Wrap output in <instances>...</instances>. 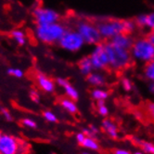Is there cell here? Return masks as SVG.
<instances>
[{
    "instance_id": "2e32d148",
    "label": "cell",
    "mask_w": 154,
    "mask_h": 154,
    "mask_svg": "<svg viewBox=\"0 0 154 154\" xmlns=\"http://www.w3.org/2000/svg\"><path fill=\"white\" fill-rule=\"evenodd\" d=\"M81 146L86 150L89 151H97L100 149V143L97 142V140L95 137H86L81 144Z\"/></svg>"
},
{
    "instance_id": "3957f363",
    "label": "cell",
    "mask_w": 154,
    "mask_h": 154,
    "mask_svg": "<svg viewBox=\"0 0 154 154\" xmlns=\"http://www.w3.org/2000/svg\"><path fill=\"white\" fill-rule=\"evenodd\" d=\"M68 29L60 23H56L48 25H36L35 34L41 43L51 45V44L59 43L63 35Z\"/></svg>"
},
{
    "instance_id": "1f68e13d",
    "label": "cell",
    "mask_w": 154,
    "mask_h": 154,
    "mask_svg": "<svg viewBox=\"0 0 154 154\" xmlns=\"http://www.w3.org/2000/svg\"><path fill=\"white\" fill-rule=\"evenodd\" d=\"M30 97H31V100L35 103H38L40 100V97H39L38 92L34 89L31 90V92H30Z\"/></svg>"
},
{
    "instance_id": "ab89813d",
    "label": "cell",
    "mask_w": 154,
    "mask_h": 154,
    "mask_svg": "<svg viewBox=\"0 0 154 154\" xmlns=\"http://www.w3.org/2000/svg\"><path fill=\"white\" fill-rule=\"evenodd\" d=\"M82 154H94V153H91L89 151H84V152H82Z\"/></svg>"
},
{
    "instance_id": "836d02e7",
    "label": "cell",
    "mask_w": 154,
    "mask_h": 154,
    "mask_svg": "<svg viewBox=\"0 0 154 154\" xmlns=\"http://www.w3.org/2000/svg\"><path fill=\"white\" fill-rule=\"evenodd\" d=\"M1 114L2 116L7 120V121H11L12 120V115L7 109H1Z\"/></svg>"
},
{
    "instance_id": "52a82bcc",
    "label": "cell",
    "mask_w": 154,
    "mask_h": 154,
    "mask_svg": "<svg viewBox=\"0 0 154 154\" xmlns=\"http://www.w3.org/2000/svg\"><path fill=\"white\" fill-rule=\"evenodd\" d=\"M94 71H102L109 68V59L105 48V43L101 42L94 46L89 55Z\"/></svg>"
},
{
    "instance_id": "d4e9b609",
    "label": "cell",
    "mask_w": 154,
    "mask_h": 154,
    "mask_svg": "<svg viewBox=\"0 0 154 154\" xmlns=\"http://www.w3.org/2000/svg\"><path fill=\"white\" fill-rule=\"evenodd\" d=\"M145 29L154 31V11L146 14V25Z\"/></svg>"
},
{
    "instance_id": "d590c367",
    "label": "cell",
    "mask_w": 154,
    "mask_h": 154,
    "mask_svg": "<svg viewBox=\"0 0 154 154\" xmlns=\"http://www.w3.org/2000/svg\"><path fill=\"white\" fill-rule=\"evenodd\" d=\"M146 37L149 40V42L154 46V31H149L146 35Z\"/></svg>"
},
{
    "instance_id": "7402d4cb",
    "label": "cell",
    "mask_w": 154,
    "mask_h": 154,
    "mask_svg": "<svg viewBox=\"0 0 154 154\" xmlns=\"http://www.w3.org/2000/svg\"><path fill=\"white\" fill-rule=\"evenodd\" d=\"M83 132L85 134L86 137H97V136L100 134V129L95 125H90L86 128L83 129Z\"/></svg>"
},
{
    "instance_id": "9c48e42d",
    "label": "cell",
    "mask_w": 154,
    "mask_h": 154,
    "mask_svg": "<svg viewBox=\"0 0 154 154\" xmlns=\"http://www.w3.org/2000/svg\"><path fill=\"white\" fill-rule=\"evenodd\" d=\"M20 142L14 136L1 134L0 136V154H18Z\"/></svg>"
},
{
    "instance_id": "e0dca14e",
    "label": "cell",
    "mask_w": 154,
    "mask_h": 154,
    "mask_svg": "<svg viewBox=\"0 0 154 154\" xmlns=\"http://www.w3.org/2000/svg\"><path fill=\"white\" fill-rule=\"evenodd\" d=\"M91 97L97 102L105 101L109 97V92L102 87H94V89L91 91Z\"/></svg>"
},
{
    "instance_id": "30bf717a",
    "label": "cell",
    "mask_w": 154,
    "mask_h": 154,
    "mask_svg": "<svg viewBox=\"0 0 154 154\" xmlns=\"http://www.w3.org/2000/svg\"><path fill=\"white\" fill-rule=\"evenodd\" d=\"M134 40H135V38L133 37L132 35L126 34V32H123V34L117 35L109 42L112 44V45H114L115 47L130 50L132 45H133V43H134Z\"/></svg>"
},
{
    "instance_id": "6da1fadb",
    "label": "cell",
    "mask_w": 154,
    "mask_h": 154,
    "mask_svg": "<svg viewBox=\"0 0 154 154\" xmlns=\"http://www.w3.org/2000/svg\"><path fill=\"white\" fill-rule=\"evenodd\" d=\"M105 48L109 59V68L113 71H123L129 67L133 61L130 50L115 47L109 42L105 43Z\"/></svg>"
},
{
    "instance_id": "7c38bea8",
    "label": "cell",
    "mask_w": 154,
    "mask_h": 154,
    "mask_svg": "<svg viewBox=\"0 0 154 154\" xmlns=\"http://www.w3.org/2000/svg\"><path fill=\"white\" fill-rule=\"evenodd\" d=\"M106 76L100 71H94L86 76V81L93 87H101L106 84Z\"/></svg>"
},
{
    "instance_id": "74e56055",
    "label": "cell",
    "mask_w": 154,
    "mask_h": 154,
    "mask_svg": "<svg viewBox=\"0 0 154 154\" xmlns=\"http://www.w3.org/2000/svg\"><path fill=\"white\" fill-rule=\"evenodd\" d=\"M148 90L149 92L154 96V82H149V85H148Z\"/></svg>"
},
{
    "instance_id": "f35d334b",
    "label": "cell",
    "mask_w": 154,
    "mask_h": 154,
    "mask_svg": "<svg viewBox=\"0 0 154 154\" xmlns=\"http://www.w3.org/2000/svg\"><path fill=\"white\" fill-rule=\"evenodd\" d=\"M132 154H144V152H143V151H139V150H137V151H135V152H133Z\"/></svg>"
},
{
    "instance_id": "ac0fdd59",
    "label": "cell",
    "mask_w": 154,
    "mask_h": 154,
    "mask_svg": "<svg viewBox=\"0 0 154 154\" xmlns=\"http://www.w3.org/2000/svg\"><path fill=\"white\" fill-rule=\"evenodd\" d=\"M142 74L148 82H154V60L144 65Z\"/></svg>"
},
{
    "instance_id": "ba28073f",
    "label": "cell",
    "mask_w": 154,
    "mask_h": 154,
    "mask_svg": "<svg viewBox=\"0 0 154 154\" xmlns=\"http://www.w3.org/2000/svg\"><path fill=\"white\" fill-rule=\"evenodd\" d=\"M36 25H48L59 23L60 15L58 11L48 8H35L32 11Z\"/></svg>"
},
{
    "instance_id": "277c9868",
    "label": "cell",
    "mask_w": 154,
    "mask_h": 154,
    "mask_svg": "<svg viewBox=\"0 0 154 154\" xmlns=\"http://www.w3.org/2000/svg\"><path fill=\"white\" fill-rule=\"evenodd\" d=\"M97 26L102 40H105L107 42L111 41L117 35L125 32V20L104 19L97 21Z\"/></svg>"
},
{
    "instance_id": "f546056e",
    "label": "cell",
    "mask_w": 154,
    "mask_h": 154,
    "mask_svg": "<svg viewBox=\"0 0 154 154\" xmlns=\"http://www.w3.org/2000/svg\"><path fill=\"white\" fill-rule=\"evenodd\" d=\"M23 125L28 128H31V129L36 128V126H37V124L35 123V121H34L31 118H24L23 120Z\"/></svg>"
},
{
    "instance_id": "9a60e30c",
    "label": "cell",
    "mask_w": 154,
    "mask_h": 154,
    "mask_svg": "<svg viewBox=\"0 0 154 154\" xmlns=\"http://www.w3.org/2000/svg\"><path fill=\"white\" fill-rule=\"evenodd\" d=\"M60 106L62 109H64L66 112L71 113V114H75L78 111V107H77L75 100H72L69 97H64L60 100Z\"/></svg>"
},
{
    "instance_id": "b9f144b4",
    "label": "cell",
    "mask_w": 154,
    "mask_h": 154,
    "mask_svg": "<svg viewBox=\"0 0 154 154\" xmlns=\"http://www.w3.org/2000/svg\"><path fill=\"white\" fill-rule=\"evenodd\" d=\"M0 111H1V109H0Z\"/></svg>"
},
{
    "instance_id": "cb8c5ba5",
    "label": "cell",
    "mask_w": 154,
    "mask_h": 154,
    "mask_svg": "<svg viewBox=\"0 0 154 154\" xmlns=\"http://www.w3.org/2000/svg\"><path fill=\"white\" fill-rule=\"evenodd\" d=\"M125 28L126 34L132 35L137 29L134 20H125Z\"/></svg>"
},
{
    "instance_id": "83f0119b",
    "label": "cell",
    "mask_w": 154,
    "mask_h": 154,
    "mask_svg": "<svg viewBox=\"0 0 154 154\" xmlns=\"http://www.w3.org/2000/svg\"><path fill=\"white\" fill-rule=\"evenodd\" d=\"M43 116L49 123H56L57 121H58L57 115L55 114L53 112H51V111H46V112H44Z\"/></svg>"
},
{
    "instance_id": "44dd1931",
    "label": "cell",
    "mask_w": 154,
    "mask_h": 154,
    "mask_svg": "<svg viewBox=\"0 0 154 154\" xmlns=\"http://www.w3.org/2000/svg\"><path fill=\"white\" fill-rule=\"evenodd\" d=\"M137 143L140 148L142 149L143 152L147 154H154V143L149 141H141L138 140Z\"/></svg>"
},
{
    "instance_id": "f1b7e54d",
    "label": "cell",
    "mask_w": 154,
    "mask_h": 154,
    "mask_svg": "<svg viewBox=\"0 0 154 154\" xmlns=\"http://www.w3.org/2000/svg\"><path fill=\"white\" fill-rule=\"evenodd\" d=\"M8 73L13 77H16V78H21L24 75L23 71L19 68H9L8 69Z\"/></svg>"
},
{
    "instance_id": "4316f807",
    "label": "cell",
    "mask_w": 154,
    "mask_h": 154,
    "mask_svg": "<svg viewBox=\"0 0 154 154\" xmlns=\"http://www.w3.org/2000/svg\"><path fill=\"white\" fill-rule=\"evenodd\" d=\"M135 23L137 27V29H145V25H146V14H140L137 15L135 19Z\"/></svg>"
},
{
    "instance_id": "7a4b0ae2",
    "label": "cell",
    "mask_w": 154,
    "mask_h": 154,
    "mask_svg": "<svg viewBox=\"0 0 154 154\" xmlns=\"http://www.w3.org/2000/svg\"><path fill=\"white\" fill-rule=\"evenodd\" d=\"M132 60L145 65L154 60V46L145 36H139L134 40L130 48Z\"/></svg>"
},
{
    "instance_id": "8992f818",
    "label": "cell",
    "mask_w": 154,
    "mask_h": 154,
    "mask_svg": "<svg viewBox=\"0 0 154 154\" xmlns=\"http://www.w3.org/2000/svg\"><path fill=\"white\" fill-rule=\"evenodd\" d=\"M58 44L62 49L71 53L79 52L85 46L83 37L75 29L66 31Z\"/></svg>"
},
{
    "instance_id": "5bb4252c",
    "label": "cell",
    "mask_w": 154,
    "mask_h": 154,
    "mask_svg": "<svg viewBox=\"0 0 154 154\" xmlns=\"http://www.w3.org/2000/svg\"><path fill=\"white\" fill-rule=\"evenodd\" d=\"M78 67H79L80 72L85 76H87L92 72H94V68H93V65H92L89 56L82 58L78 62Z\"/></svg>"
},
{
    "instance_id": "8fae6325",
    "label": "cell",
    "mask_w": 154,
    "mask_h": 154,
    "mask_svg": "<svg viewBox=\"0 0 154 154\" xmlns=\"http://www.w3.org/2000/svg\"><path fill=\"white\" fill-rule=\"evenodd\" d=\"M35 79H36V83H37L38 86L40 87V89H42L44 92H46V93L54 92L55 87H56L55 82L53 80H51L46 74L39 72L36 74Z\"/></svg>"
},
{
    "instance_id": "ffe728a7",
    "label": "cell",
    "mask_w": 154,
    "mask_h": 154,
    "mask_svg": "<svg viewBox=\"0 0 154 154\" xmlns=\"http://www.w3.org/2000/svg\"><path fill=\"white\" fill-rule=\"evenodd\" d=\"M63 90L67 96V97L71 98L72 100H77L79 98V92L77 91V89L73 85H72L70 83H68L64 87H63Z\"/></svg>"
},
{
    "instance_id": "603a6c76",
    "label": "cell",
    "mask_w": 154,
    "mask_h": 154,
    "mask_svg": "<svg viewBox=\"0 0 154 154\" xmlns=\"http://www.w3.org/2000/svg\"><path fill=\"white\" fill-rule=\"evenodd\" d=\"M97 113L100 114V116H102V117L108 116L109 112V108L106 105L105 101H100V102H97Z\"/></svg>"
},
{
    "instance_id": "5b68a950",
    "label": "cell",
    "mask_w": 154,
    "mask_h": 154,
    "mask_svg": "<svg viewBox=\"0 0 154 154\" xmlns=\"http://www.w3.org/2000/svg\"><path fill=\"white\" fill-rule=\"evenodd\" d=\"M75 30L81 35L85 45L96 46L102 42L101 35L98 32L97 23H95L86 20H81L76 23Z\"/></svg>"
},
{
    "instance_id": "60d3db41",
    "label": "cell",
    "mask_w": 154,
    "mask_h": 154,
    "mask_svg": "<svg viewBox=\"0 0 154 154\" xmlns=\"http://www.w3.org/2000/svg\"><path fill=\"white\" fill-rule=\"evenodd\" d=\"M0 136H1V133H0Z\"/></svg>"
},
{
    "instance_id": "d6a6232c",
    "label": "cell",
    "mask_w": 154,
    "mask_h": 154,
    "mask_svg": "<svg viewBox=\"0 0 154 154\" xmlns=\"http://www.w3.org/2000/svg\"><path fill=\"white\" fill-rule=\"evenodd\" d=\"M86 137V136H85V134L84 133V132H79V133H77L76 135H75V140H76V142L78 143V144H82L83 143V141L85 140V138Z\"/></svg>"
},
{
    "instance_id": "4dcf8cb0",
    "label": "cell",
    "mask_w": 154,
    "mask_h": 154,
    "mask_svg": "<svg viewBox=\"0 0 154 154\" xmlns=\"http://www.w3.org/2000/svg\"><path fill=\"white\" fill-rule=\"evenodd\" d=\"M146 111L149 114V116L154 120V102H149L147 104L146 107Z\"/></svg>"
},
{
    "instance_id": "8d00e7d4",
    "label": "cell",
    "mask_w": 154,
    "mask_h": 154,
    "mask_svg": "<svg viewBox=\"0 0 154 154\" xmlns=\"http://www.w3.org/2000/svg\"><path fill=\"white\" fill-rule=\"evenodd\" d=\"M113 153L114 154H132L131 151H129L128 149H117L114 150Z\"/></svg>"
},
{
    "instance_id": "e575fe53",
    "label": "cell",
    "mask_w": 154,
    "mask_h": 154,
    "mask_svg": "<svg viewBox=\"0 0 154 154\" xmlns=\"http://www.w3.org/2000/svg\"><path fill=\"white\" fill-rule=\"evenodd\" d=\"M69 82L66 80V79H64V78H61V77H60V78H57V80H56V84L59 85V86H60V87H63L67 85Z\"/></svg>"
},
{
    "instance_id": "d6986e66",
    "label": "cell",
    "mask_w": 154,
    "mask_h": 154,
    "mask_svg": "<svg viewBox=\"0 0 154 154\" xmlns=\"http://www.w3.org/2000/svg\"><path fill=\"white\" fill-rule=\"evenodd\" d=\"M11 37L15 40V42L20 46H24L26 44V41H27L24 32L21 31V30H19V29L13 30L11 32Z\"/></svg>"
},
{
    "instance_id": "4fadbf2b",
    "label": "cell",
    "mask_w": 154,
    "mask_h": 154,
    "mask_svg": "<svg viewBox=\"0 0 154 154\" xmlns=\"http://www.w3.org/2000/svg\"><path fill=\"white\" fill-rule=\"evenodd\" d=\"M101 128L104 133L112 139H116L119 137V130L114 122L109 119H104L101 123Z\"/></svg>"
},
{
    "instance_id": "484cf974",
    "label": "cell",
    "mask_w": 154,
    "mask_h": 154,
    "mask_svg": "<svg viewBox=\"0 0 154 154\" xmlns=\"http://www.w3.org/2000/svg\"><path fill=\"white\" fill-rule=\"evenodd\" d=\"M121 86H122V88L126 91V92H130L133 90V83H132V81L127 78V77H124V78L121 80Z\"/></svg>"
}]
</instances>
